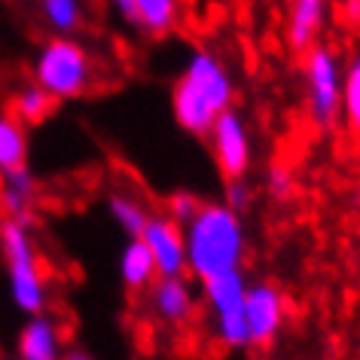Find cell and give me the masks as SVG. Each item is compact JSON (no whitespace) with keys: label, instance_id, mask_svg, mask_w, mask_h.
Segmentation results:
<instances>
[{"label":"cell","instance_id":"1","mask_svg":"<svg viewBox=\"0 0 360 360\" xmlns=\"http://www.w3.org/2000/svg\"><path fill=\"white\" fill-rule=\"evenodd\" d=\"M238 83L220 52L199 46L186 56L177 79L171 83V116L193 138H208L211 125L236 107Z\"/></svg>","mask_w":360,"mask_h":360},{"label":"cell","instance_id":"2","mask_svg":"<svg viewBox=\"0 0 360 360\" xmlns=\"http://www.w3.org/2000/svg\"><path fill=\"white\" fill-rule=\"evenodd\" d=\"M184 241L186 275H193L195 281L236 272L248 257L245 217L229 211L223 202H205L199 214L184 223Z\"/></svg>","mask_w":360,"mask_h":360},{"label":"cell","instance_id":"3","mask_svg":"<svg viewBox=\"0 0 360 360\" xmlns=\"http://www.w3.org/2000/svg\"><path fill=\"white\" fill-rule=\"evenodd\" d=\"M0 259L13 309L25 318L49 311V278L43 272V259L28 223L0 217Z\"/></svg>","mask_w":360,"mask_h":360},{"label":"cell","instance_id":"4","mask_svg":"<svg viewBox=\"0 0 360 360\" xmlns=\"http://www.w3.org/2000/svg\"><path fill=\"white\" fill-rule=\"evenodd\" d=\"M95 58L77 37H49L31 58V79L52 101H77L95 86Z\"/></svg>","mask_w":360,"mask_h":360},{"label":"cell","instance_id":"5","mask_svg":"<svg viewBox=\"0 0 360 360\" xmlns=\"http://www.w3.org/2000/svg\"><path fill=\"white\" fill-rule=\"evenodd\" d=\"M342 68L345 58L327 43H314L302 56L305 120L318 131H333L342 125Z\"/></svg>","mask_w":360,"mask_h":360},{"label":"cell","instance_id":"6","mask_svg":"<svg viewBox=\"0 0 360 360\" xmlns=\"http://www.w3.org/2000/svg\"><path fill=\"white\" fill-rule=\"evenodd\" d=\"M199 300L208 318L211 339L226 351L248 348V327H245V290H248V275L245 269L226 275H214L208 281H199Z\"/></svg>","mask_w":360,"mask_h":360},{"label":"cell","instance_id":"7","mask_svg":"<svg viewBox=\"0 0 360 360\" xmlns=\"http://www.w3.org/2000/svg\"><path fill=\"white\" fill-rule=\"evenodd\" d=\"M208 147L214 156L223 180H241L248 177L250 165H254V134L238 107H232L211 125L208 131Z\"/></svg>","mask_w":360,"mask_h":360},{"label":"cell","instance_id":"8","mask_svg":"<svg viewBox=\"0 0 360 360\" xmlns=\"http://www.w3.org/2000/svg\"><path fill=\"white\" fill-rule=\"evenodd\" d=\"M287 321V293L275 281H248L245 327L248 348H269L281 336Z\"/></svg>","mask_w":360,"mask_h":360},{"label":"cell","instance_id":"9","mask_svg":"<svg viewBox=\"0 0 360 360\" xmlns=\"http://www.w3.org/2000/svg\"><path fill=\"white\" fill-rule=\"evenodd\" d=\"M199 293L190 281V275L180 278H156L150 290L143 293V309L150 321L165 330H186L193 327L195 314H199Z\"/></svg>","mask_w":360,"mask_h":360},{"label":"cell","instance_id":"10","mask_svg":"<svg viewBox=\"0 0 360 360\" xmlns=\"http://www.w3.org/2000/svg\"><path fill=\"white\" fill-rule=\"evenodd\" d=\"M141 241L147 245L159 278L186 275V241L180 223L165 217V214H153L141 232Z\"/></svg>","mask_w":360,"mask_h":360},{"label":"cell","instance_id":"11","mask_svg":"<svg viewBox=\"0 0 360 360\" xmlns=\"http://www.w3.org/2000/svg\"><path fill=\"white\" fill-rule=\"evenodd\" d=\"M15 354L22 360H61V354H65L61 321L49 311L25 318L19 333H15Z\"/></svg>","mask_w":360,"mask_h":360},{"label":"cell","instance_id":"12","mask_svg":"<svg viewBox=\"0 0 360 360\" xmlns=\"http://www.w3.org/2000/svg\"><path fill=\"white\" fill-rule=\"evenodd\" d=\"M330 0H287V22L284 40L290 52L305 56L314 43H321V34L327 28Z\"/></svg>","mask_w":360,"mask_h":360},{"label":"cell","instance_id":"13","mask_svg":"<svg viewBox=\"0 0 360 360\" xmlns=\"http://www.w3.org/2000/svg\"><path fill=\"white\" fill-rule=\"evenodd\" d=\"M37 177L31 174L28 165L0 171V217L19 220L31 226L34 205H37Z\"/></svg>","mask_w":360,"mask_h":360},{"label":"cell","instance_id":"14","mask_svg":"<svg viewBox=\"0 0 360 360\" xmlns=\"http://www.w3.org/2000/svg\"><path fill=\"white\" fill-rule=\"evenodd\" d=\"M180 22V0H129V25L147 37H168Z\"/></svg>","mask_w":360,"mask_h":360},{"label":"cell","instance_id":"15","mask_svg":"<svg viewBox=\"0 0 360 360\" xmlns=\"http://www.w3.org/2000/svg\"><path fill=\"white\" fill-rule=\"evenodd\" d=\"M116 272H120V281L129 293H147L150 284L156 281V263H153L147 245L141 238H129L120 250V259H116Z\"/></svg>","mask_w":360,"mask_h":360},{"label":"cell","instance_id":"16","mask_svg":"<svg viewBox=\"0 0 360 360\" xmlns=\"http://www.w3.org/2000/svg\"><path fill=\"white\" fill-rule=\"evenodd\" d=\"M107 214H110V220L125 238H141L147 220L153 217L150 205L131 190H113L107 195Z\"/></svg>","mask_w":360,"mask_h":360},{"label":"cell","instance_id":"17","mask_svg":"<svg viewBox=\"0 0 360 360\" xmlns=\"http://www.w3.org/2000/svg\"><path fill=\"white\" fill-rule=\"evenodd\" d=\"M37 13L52 37H77L86 28V0H37Z\"/></svg>","mask_w":360,"mask_h":360},{"label":"cell","instance_id":"18","mask_svg":"<svg viewBox=\"0 0 360 360\" xmlns=\"http://www.w3.org/2000/svg\"><path fill=\"white\" fill-rule=\"evenodd\" d=\"M342 125L351 138L360 141V46L342 68Z\"/></svg>","mask_w":360,"mask_h":360},{"label":"cell","instance_id":"19","mask_svg":"<svg viewBox=\"0 0 360 360\" xmlns=\"http://www.w3.org/2000/svg\"><path fill=\"white\" fill-rule=\"evenodd\" d=\"M28 165V131L13 113H0V171Z\"/></svg>","mask_w":360,"mask_h":360},{"label":"cell","instance_id":"20","mask_svg":"<svg viewBox=\"0 0 360 360\" xmlns=\"http://www.w3.org/2000/svg\"><path fill=\"white\" fill-rule=\"evenodd\" d=\"M52 107H56V101H52V98L43 92L37 83H34V79H28V83H22V86L13 92L10 113H13L22 125H37V122H43V120H46V116L52 113Z\"/></svg>","mask_w":360,"mask_h":360},{"label":"cell","instance_id":"21","mask_svg":"<svg viewBox=\"0 0 360 360\" xmlns=\"http://www.w3.org/2000/svg\"><path fill=\"white\" fill-rule=\"evenodd\" d=\"M296 193V174L287 162H272L266 168V195L275 202H287Z\"/></svg>","mask_w":360,"mask_h":360},{"label":"cell","instance_id":"22","mask_svg":"<svg viewBox=\"0 0 360 360\" xmlns=\"http://www.w3.org/2000/svg\"><path fill=\"white\" fill-rule=\"evenodd\" d=\"M202 205H205V199H199L193 190H174V193L165 195V211L162 214L184 226V223H190L195 214H199Z\"/></svg>","mask_w":360,"mask_h":360},{"label":"cell","instance_id":"23","mask_svg":"<svg viewBox=\"0 0 360 360\" xmlns=\"http://www.w3.org/2000/svg\"><path fill=\"white\" fill-rule=\"evenodd\" d=\"M223 205H226L229 211H236V214H245L250 211V205H254V186L248 184V177H241V180H226V186H223Z\"/></svg>","mask_w":360,"mask_h":360},{"label":"cell","instance_id":"24","mask_svg":"<svg viewBox=\"0 0 360 360\" xmlns=\"http://www.w3.org/2000/svg\"><path fill=\"white\" fill-rule=\"evenodd\" d=\"M342 13H345V19L351 25H357L360 22V0H345V4H342Z\"/></svg>","mask_w":360,"mask_h":360},{"label":"cell","instance_id":"25","mask_svg":"<svg viewBox=\"0 0 360 360\" xmlns=\"http://www.w3.org/2000/svg\"><path fill=\"white\" fill-rule=\"evenodd\" d=\"M61 360H95V357L89 354L86 348H65V354H61Z\"/></svg>","mask_w":360,"mask_h":360},{"label":"cell","instance_id":"26","mask_svg":"<svg viewBox=\"0 0 360 360\" xmlns=\"http://www.w3.org/2000/svg\"><path fill=\"white\" fill-rule=\"evenodd\" d=\"M107 4H110V6H113V10H116V13H120V15H122V19H125V22H129V0H107Z\"/></svg>","mask_w":360,"mask_h":360},{"label":"cell","instance_id":"27","mask_svg":"<svg viewBox=\"0 0 360 360\" xmlns=\"http://www.w3.org/2000/svg\"><path fill=\"white\" fill-rule=\"evenodd\" d=\"M0 360H22L19 354H0Z\"/></svg>","mask_w":360,"mask_h":360}]
</instances>
